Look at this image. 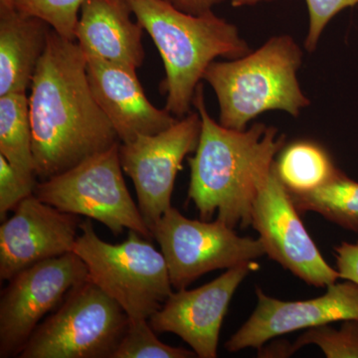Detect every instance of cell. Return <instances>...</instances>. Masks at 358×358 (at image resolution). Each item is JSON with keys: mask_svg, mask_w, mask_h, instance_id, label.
Masks as SVG:
<instances>
[{"mask_svg": "<svg viewBox=\"0 0 358 358\" xmlns=\"http://www.w3.org/2000/svg\"><path fill=\"white\" fill-rule=\"evenodd\" d=\"M299 214L274 162L254 202L251 225L272 260L308 285H333L341 279L339 273L326 262Z\"/></svg>", "mask_w": 358, "mask_h": 358, "instance_id": "obj_11", "label": "cell"}, {"mask_svg": "<svg viewBox=\"0 0 358 358\" xmlns=\"http://www.w3.org/2000/svg\"><path fill=\"white\" fill-rule=\"evenodd\" d=\"M0 155L16 169L36 174L26 93L0 96Z\"/></svg>", "mask_w": 358, "mask_h": 358, "instance_id": "obj_19", "label": "cell"}, {"mask_svg": "<svg viewBox=\"0 0 358 358\" xmlns=\"http://www.w3.org/2000/svg\"><path fill=\"white\" fill-rule=\"evenodd\" d=\"M253 265L249 262L228 268L220 277L197 289L173 292L148 319L150 327L157 334H176L197 357L215 358L221 327L233 294Z\"/></svg>", "mask_w": 358, "mask_h": 358, "instance_id": "obj_13", "label": "cell"}, {"mask_svg": "<svg viewBox=\"0 0 358 358\" xmlns=\"http://www.w3.org/2000/svg\"><path fill=\"white\" fill-rule=\"evenodd\" d=\"M308 6L310 26L307 38H306V49L313 52L317 48V42L324 28L336 14L348 7L358 4V0H306Z\"/></svg>", "mask_w": 358, "mask_h": 358, "instance_id": "obj_25", "label": "cell"}, {"mask_svg": "<svg viewBox=\"0 0 358 358\" xmlns=\"http://www.w3.org/2000/svg\"><path fill=\"white\" fill-rule=\"evenodd\" d=\"M38 185L36 174L27 173L14 167L0 155V219L6 220L7 213L14 210L21 201L34 195Z\"/></svg>", "mask_w": 358, "mask_h": 358, "instance_id": "obj_24", "label": "cell"}, {"mask_svg": "<svg viewBox=\"0 0 358 358\" xmlns=\"http://www.w3.org/2000/svg\"><path fill=\"white\" fill-rule=\"evenodd\" d=\"M136 21L159 49L166 79L160 90L166 110L182 119L190 113L205 71L217 57L238 59L250 53L238 28L211 11L194 15L169 0H127Z\"/></svg>", "mask_w": 358, "mask_h": 358, "instance_id": "obj_3", "label": "cell"}, {"mask_svg": "<svg viewBox=\"0 0 358 358\" xmlns=\"http://www.w3.org/2000/svg\"><path fill=\"white\" fill-rule=\"evenodd\" d=\"M127 0H87L80 13L75 40L87 57L138 69L145 60L143 26Z\"/></svg>", "mask_w": 358, "mask_h": 358, "instance_id": "obj_16", "label": "cell"}, {"mask_svg": "<svg viewBox=\"0 0 358 358\" xmlns=\"http://www.w3.org/2000/svg\"><path fill=\"white\" fill-rule=\"evenodd\" d=\"M271 1V0H231V4L234 7L255 6L260 2Z\"/></svg>", "mask_w": 358, "mask_h": 358, "instance_id": "obj_28", "label": "cell"}, {"mask_svg": "<svg viewBox=\"0 0 358 358\" xmlns=\"http://www.w3.org/2000/svg\"><path fill=\"white\" fill-rule=\"evenodd\" d=\"M87 0H15L20 11L44 20L66 39L75 40L80 13ZM76 41V40H75Z\"/></svg>", "mask_w": 358, "mask_h": 358, "instance_id": "obj_23", "label": "cell"}, {"mask_svg": "<svg viewBox=\"0 0 358 358\" xmlns=\"http://www.w3.org/2000/svg\"><path fill=\"white\" fill-rule=\"evenodd\" d=\"M289 194L299 212H317L341 227L358 231V182L341 171L317 189Z\"/></svg>", "mask_w": 358, "mask_h": 358, "instance_id": "obj_20", "label": "cell"}, {"mask_svg": "<svg viewBox=\"0 0 358 358\" xmlns=\"http://www.w3.org/2000/svg\"><path fill=\"white\" fill-rule=\"evenodd\" d=\"M0 226V279L74 251L82 221L32 195Z\"/></svg>", "mask_w": 358, "mask_h": 358, "instance_id": "obj_14", "label": "cell"}, {"mask_svg": "<svg viewBox=\"0 0 358 358\" xmlns=\"http://www.w3.org/2000/svg\"><path fill=\"white\" fill-rule=\"evenodd\" d=\"M275 169L289 192L317 189L338 173L326 150L310 141H296L285 148Z\"/></svg>", "mask_w": 358, "mask_h": 358, "instance_id": "obj_18", "label": "cell"}, {"mask_svg": "<svg viewBox=\"0 0 358 358\" xmlns=\"http://www.w3.org/2000/svg\"><path fill=\"white\" fill-rule=\"evenodd\" d=\"M310 345L319 346L329 358H358V322L345 320L341 329L327 324L308 329L294 343H287V357Z\"/></svg>", "mask_w": 358, "mask_h": 358, "instance_id": "obj_21", "label": "cell"}, {"mask_svg": "<svg viewBox=\"0 0 358 358\" xmlns=\"http://www.w3.org/2000/svg\"><path fill=\"white\" fill-rule=\"evenodd\" d=\"M327 288L324 296L300 301H280L257 288L255 310L226 341L225 350L229 352L250 348L260 350L268 341L282 334L331 322H358V285L336 282Z\"/></svg>", "mask_w": 358, "mask_h": 358, "instance_id": "obj_12", "label": "cell"}, {"mask_svg": "<svg viewBox=\"0 0 358 358\" xmlns=\"http://www.w3.org/2000/svg\"><path fill=\"white\" fill-rule=\"evenodd\" d=\"M15 0H0V6H14Z\"/></svg>", "mask_w": 358, "mask_h": 358, "instance_id": "obj_29", "label": "cell"}, {"mask_svg": "<svg viewBox=\"0 0 358 358\" xmlns=\"http://www.w3.org/2000/svg\"><path fill=\"white\" fill-rule=\"evenodd\" d=\"M166 258L173 288H187L202 275L253 262L265 255L263 242L241 237L220 219L193 220L171 206L152 229Z\"/></svg>", "mask_w": 358, "mask_h": 358, "instance_id": "obj_8", "label": "cell"}, {"mask_svg": "<svg viewBox=\"0 0 358 358\" xmlns=\"http://www.w3.org/2000/svg\"><path fill=\"white\" fill-rule=\"evenodd\" d=\"M200 133L199 113H189L166 131L120 143L122 171L133 180L138 208L150 230L171 208L176 176L186 155L196 150Z\"/></svg>", "mask_w": 358, "mask_h": 358, "instance_id": "obj_10", "label": "cell"}, {"mask_svg": "<svg viewBox=\"0 0 358 358\" xmlns=\"http://www.w3.org/2000/svg\"><path fill=\"white\" fill-rule=\"evenodd\" d=\"M171 2L185 13L200 15L211 11L214 6L224 0H171Z\"/></svg>", "mask_w": 358, "mask_h": 358, "instance_id": "obj_27", "label": "cell"}, {"mask_svg": "<svg viewBox=\"0 0 358 358\" xmlns=\"http://www.w3.org/2000/svg\"><path fill=\"white\" fill-rule=\"evenodd\" d=\"M120 143L64 173L40 181L34 195L59 210L103 224L115 236L129 229L150 240L154 238L152 230L131 199L122 176Z\"/></svg>", "mask_w": 358, "mask_h": 358, "instance_id": "obj_7", "label": "cell"}, {"mask_svg": "<svg viewBox=\"0 0 358 358\" xmlns=\"http://www.w3.org/2000/svg\"><path fill=\"white\" fill-rule=\"evenodd\" d=\"M148 320H131L113 358H192L193 350L166 345L157 338Z\"/></svg>", "mask_w": 358, "mask_h": 358, "instance_id": "obj_22", "label": "cell"}, {"mask_svg": "<svg viewBox=\"0 0 358 358\" xmlns=\"http://www.w3.org/2000/svg\"><path fill=\"white\" fill-rule=\"evenodd\" d=\"M301 58L296 41L280 35L243 57L212 62L203 80L217 96L220 124L244 131L250 121L272 110L298 117L310 105L296 78Z\"/></svg>", "mask_w": 358, "mask_h": 358, "instance_id": "obj_4", "label": "cell"}, {"mask_svg": "<svg viewBox=\"0 0 358 358\" xmlns=\"http://www.w3.org/2000/svg\"><path fill=\"white\" fill-rule=\"evenodd\" d=\"M87 73L94 96L121 143L159 134L178 121L150 102L136 69L87 57Z\"/></svg>", "mask_w": 358, "mask_h": 358, "instance_id": "obj_15", "label": "cell"}, {"mask_svg": "<svg viewBox=\"0 0 358 358\" xmlns=\"http://www.w3.org/2000/svg\"><path fill=\"white\" fill-rule=\"evenodd\" d=\"M89 280L74 252L24 268L9 280L0 298V357H18L40 322Z\"/></svg>", "mask_w": 358, "mask_h": 358, "instance_id": "obj_9", "label": "cell"}, {"mask_svg": "<svg viewBox=\"0 0 358 358\" xmlns=\"http://www.w3.org/2000/svg\"><path fill=\"white\" fill-rule=\"evenodd\" d=\"M51 29L14 6H0V96L26 93L31 86Z\"/></svg>", "mask_w": 358, "mask_h": 358, "instance_id": "obj_17", "label": "cell"}, {"mask_svg": "<svg viewBox=\"0 0 358 358\" xmlns=\"http://www.w3.org/2000/svg\"><path fill=\"white\" fill-rule=\"evenodd\" d=\"M124 308L91 280L40 322L20 358H113L129 326Z\"/></svg>", "mask_w": 358, "mask_h": 358, "instance_id": "obj_6", "label": "cell"}, {"mask_svg": "<svg viewBox=\"0 0 358 358\" xmlns=\"http://www.w3.org/2000/svg\"><path fill=\"white\" fill-rule=\"evenodd\" d=\"M336 267L341 279L358 285V242L343 244L336 248Z\"/></svg>", "mask_w": 358, "mask_h": 358, "instance_id": "obj_26", "label": "cell"}, {"mask_svg": "<svg viewBox=\"0 0 358 358\" xmlns=\"http://www.w3.org/2000/svg\"><path fill=\"white\" fill-rule=\"evenodd\" d=\"M73 252L86 264L89 279L131 320L150 319L173 293L164 254L136 231L129 230L122 243L112 244L101 239L87 219Z\"/></svg>", "mask_w": 358, "mask_h": 358, "instance_id": "obj_5", "label": "cell"}, {"mask_svg": "<svg viewBox=\"0 0 358 358\" xmlns=\"http://www.w3.org/2000/svg\"><path fill=\"white\" fill-rule=\"evenodd\" d=\"M193 105L201 117V133L194 157L188 159V199L202 220L210 221L217 212V218L233 229L249 227L254 202L284 148L285 136L264 124L244 131L218 124L207 112L201 84Z\"/></svg>", "mask_w": 358, "mask_h": 358, "instance_id": "obj_2", "label": "cell"}, {"mask_svg": "<svg viewBox=\"0 0 358 358\" xmlns=\"http://www.w3.org/2000/svg\"><path fill=\"white\" fill-rule=\"evenodd\" d=\"M28 100L35 173L40 181L121 143L92 92L83 50L75 40L53 29Z\"/></svg>", "mask_w": 358, "mask_h": 358, "instance_id": "obj_1", "label": "cell"}]
</instances>
